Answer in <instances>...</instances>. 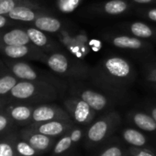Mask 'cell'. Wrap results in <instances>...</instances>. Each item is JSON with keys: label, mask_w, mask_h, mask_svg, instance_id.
Instances as JSON below:
<instances>
[{"label": "cell", "mask_w": 156, "mask_h": 156, "mask_svg": "<svg viewBox=\"0 0 156 156\" xmlns=\"http://www.w3.org/2000/svg\"><path fill=\"white\" fill-rule=\"evenodd\" d=\"M75 123L72 120L68 121H51L40 123H30L28 129L42 133L50 137H62L66 134Z\"/></svg>", "instance_id": "obj_12"}, {"label": "cell", "mask_w": 156, "mask_h": 156, "mask_svg": "<svg viewBox=\"0 0 156 156\" xmlns=\"http://www.w3.org/2000/svg\"><path fill=\"white\" fill-rule=\"evenodd\" d=\"M30 44L31 42L26 29L14 28L9 31H0V46H23Z\"/></svg>", "instance_id": "obj_16"}, {"label": "cell", "mask_w": 156, "mask_h": 156, "mask_svg": "<svg viewBox=\"0 0 156 156\" xmlns=\"http://www.w3.org/2000/svg\"><path fill=\"white\" fill-rule=\"evenodd\" d=\"M147 112H149L156 122V104H148L145 106Z\"/></svg>", "instance_id": "obj_36"}, {"label": "cell", "mask_w": 156, "mask_h": 156, "mask_svg": "<svg viewBox=\"0 0 156 156\" xmlns=\"http://www.w3.org/2000/svg\"><path fill=\"white\" fill-rule=\"evenodd\" d=\"M129 156H156L154 151L148 149V148H139V147H133L131 146L128 149Z\"/></svg>", "instance_id": "obj_32"}, {"label": "cell", "mask_w": 156, "mask_h": 156, "mask_svg": "<svg viewBox=\"0 0 156 156\" xmlns=\"http://www.w3.org/2000/svg\"><path fill=\"white\" fill-rule=\"evenodd\" d=\"M62 92L55 86L46 82L19 80L9 95L16 101L40 103L54 101Z\"/></svg>", "instance_id": "obj_4"}, {"label": "cell", "mask_w": 156, "mask_h": 156, "mask_svg": "<svg viewBox=\"0 0 156 156\" xmlns=\"http://www.w3.org/2000/svg\"><path fill=\"white\" fill-rule=\"evenodd\" d=\"M19 81L12 73L11 71L4 75L0 78V96H5L9 94L12 89L17 85Z\"/></svg>", "instance_id": "obj_25"}, {"label": "cell", "mask_w": 156, "mask_h": 156, "mask_svg": "<svg viewBox=\"0 0 156 156\" xmlns=\"http://www.w3.org/2000/svg\"><path fill=\"white\" fill-rule=\"evenodd\" d=\"M120 32L128 33L139 38L156 42V27L142 21H129L119 25Z\"/></svg>", "instance_id": "obj_13"}, {"label": "cell", "mask_w": 156, "mask_h": 156, "mask_svg": "<svg viewBox=\"0 0 156 156\" xmlns=\"http://www.w3.org/2000/svg\"><path fill=\"white\" fill-rule=\"evenodd\" d=\"M83 0H56L57 8L64 14H69L77 9Z\"/></svg>", "instance_id": "obj_28"}, {"label": "cell", "mask_w": 156, "mask_h": 156, "mask_svg": "<svg viewBox=\"0 0 156 156\" xmlns=\"http://www.w3.org/2000/svg\"><path fill=\"white\" fill-rule=\"evenodd\" d=\"M32 24L35 27L46 33H57L63 28V22L48 12L40 15Z\"/></svg>", "instance_id": "obj_19"}, {"label": "cell", "mask_w": 156, "mask_h": 156, "mask_svg": "<svg viewBox=\"0 0 156 156\" xmlns=\"http://www.w3.org/2000/svg\"><path fill=\"white\" fill-rule=\"evenodd\" d=\"M154 90H155V91H156V88H154Z\"/></svg>", "instance_id": "obj_38"}, {"label": "cell", "mask_w": 156, "mask_h": 156, "mask_svg": "<svg viewBox=\"0 0 156 156\" xmlns=\"http://www.w3.org/2000/svg\"><path fill=\"white\" fill-rule=\"evenodd\" d=\"M1 105H2V102H1V100H0V107H1Z\"/></svg>", "instance_id": "obj_37"}, {"label": "cell", "mask_w": 156, "mask_h": 156, "mask_svg": "<svg viewBox=\"0 0 156 156\" xmlns=\"http://www.w3.org/2000/svg\"><path fill=\"white\" fill-rule=\"evenodd\" d=\"M63 106L74 122L81 126L90 125L97 116V112L86 101L75 96L69 95L63 101Z\"/></svg>", "instance_id": "obj_8"}, {"label": "cell", "mask_w": 156, "mask_h": 156, "mask_svg": "<svg viewBox=\"0 0 156 156\" xmlns=\"http://www.w3.org/2000/svg\"><path fill=\"white\" fill-rule=\"evenodd\" d=\"M27 5L34 8H43L38 3L30 0H0V15H7L16 7Z\"/></svg>", "instance_id": "obj_22"}, {"label": "cell", "mask_w": 156, "mask_h": 156, "mask_svg": "<svg viewBox=\"0 0 156 156\" xmlns=\"http://www.w3.org/2000/svg\"><path fill=\"white\" fill-rule=\"evenodd\" d=\"M132 7L129 0H108L93 4L88 7V11L97 16H118L127 14Z\"/></svg>", "instance_id": "obj_10"}, {"label": "cell", "mask_w": 156, "mask_h": 156, "mask_svg": "<svg viewBox=\"0 0 156 156\" xmlns=\"http://www.w3.org/2000/svg\"><path fill=\"white\" fill-rule=\"evenodd\" d=\"M102 38L112 47L141 56L143 60L154 58L155 47L151 41L124 32H105L102 34Z\"/></svg>", "instance_id": "obj_6"}, {"label": "cell", "mask_w": 156, "mask_h": 156, "mask_svg": "<svg viewBox=\"0 0 156 156\" xmlns=\"http://www.w3.org/2000/svg\"><path fill=\"white\" fill-rule=\"evenodd\" d=\"M69 95L75 96L86 101L97 113L109 112L121 98L110 94L98 88H92L83 81H68Z\"/></svg>", "instance_id": "obj_3"}, {"label": "cell", "mask_w": 156, "mask_h": 156, "mask_svg": "<svg viewBox=\"0 0 156 156\" xmlns=\"http://www.w3.org/2000/svg\"><path fill=\"white\" fill-rule=\"evenodd\" d=\"M29 40L32 45L39 48L47 54H51L56 51H61L62 48L59 43L54 39L48 37L46 32H43L37 27H29L26 29Z\"/></svg>", "instance_id": "obj_14"}, {"label": "cell", "mask_w": 156, "mask_h": 156, "mask_svg": "<svg viewBox=\"0 0 156 156\" xmlns=\"http://www.w3.org/2000/svg\"><path fill=\"white\" fill-rule=\"evenodd\" d=\"M120 123V115L116 111H111L102 115L87 127L85 135V146L87 149L96 148L114 133Z\"/></svg>", "instance_id": "obj_5"}, {"label": "cell", "mask_w": 156, "mask_h": 156, "mask_svg": "<svg viewBox=\"0 0 156 156\" xmlns=\"http://www.w3.org/2000/svg\"><path fill=\"white\" fill-rule=\"evenodd\" d=\"M60 156H64V155H60Z\"/></svg>", "instance_id": "obj_39"}, {"label": "cell", "mask_w": 156, "mask_h": 156, "mask_svg": "<svg viewBox=\"0 0 156 156\" xmlns=\"http://www.w3.org/2000/svg\"><path fill=\"white\" fill-rule=\"evenodd\" d=\"M136 77L135 67L129 59L120 56H108L92 67L89 81L95 87L122 99Z\"/></svg>", "instance_id": "obj_1"}, {"label": "cell", "mask_w": 156, "mask_h": 156, "mask_svg": "<svg viewBox=\"0 0 156 156\" xmlns=\"http://www.w3.org/2000/svg\"><path fill=\"white\" fill-rule=\"evenodd\" d=\"M137 14L152 22H156V6L155 5H144L136 8Z\"/></svg>", "instance_id": "obj_30"}, {"label": "cell", "mask_w": 156, "mask_h": 156, "mask_svg": "<svg viewBox=\"0 0 156 156\" xmlns=\"http://www.w3.org/2000/svg\"><path fill=\"white\" fill-rule=\"evenodd\" d=\"M143 75L146 82L156 88V58H149L143 62Z\"/></svg>", "instance_id": "obj_23"}, {"label": "cell", "mask_w": 156, "mask_h": 156, "mask_svg": "<svg viewBox=\"0 0 156 156\" xmlns=\"http://www.w3.org/2000/svg\"><path fill=\"white\" fill-rule=\"evenodd\" d=\"M11 118L7 114L0 113V133L8 129V127L12 124Z\"/></svg>", "instance_id": "obj_33"}, {"label": "cell", "mask_w": 156, "mask_h": 156, "mask_svg": "<svg viewBox=\"0 0 156 156\" xmlns=\"http://www.w3.org/2000/svg\"><path fill=\"white\" fill-rule=\"evenodd\" d=\"M72 148H74V145H73L71 137L69 133H67L66 134L63 135L60 138V140L54 144L52 148V154L54 156L63 155V154H65Z\"/></svg>", "instance_id": "obj_24"}, {"label": "cell", "mask_w": 156, "mask_h": 156, "mask_svg": "<svg viewBox=\"0 0 156 156\" xmlns=\"http://www.w3.org/2000/svg\"><path fill=\"white\" fill-rule=\"evenodd\" d=\"M21 138L28 142L39 154L49 151L55 143L53 137L44 135L42 133L31 131L28 128L22 131Z\"/></svg>", "instance_id": "obj_15"}, {"label": "cell", "mask_w": 156, "mask_h": 156, "mask_svg": "<svg viewBox=\"0 0 156 156\" xmlns=\"http://www.w3.org/2000/svg\"><path fill=\"white\" fill-rule=\"evenodd\" d=\"M121 136L124 142L131 146L143 148L148 144L147 137L140 131L133 128H126L122 131Z\"/></svg>", "instance_id": "obj_21"}, {"label": "cell", "mask_w": 156, "mask_h": 156, "mask_svg": "<svg viewBox=\"0 0 156 156\" xmlns=\"http://www.w3.org/2000/svg\"><path fill=\"white\" fill-rule=\"evenodd\" d=\"M97 156H129V152L120 143H113L99 152Z\"/></svg>", "instance_id": "obj_26"}, {"label": "cell", "mask_w": 156, "mask_h": 156, "mask_svg": "<svg viewBox=\"0 0 156 156\" xmlns=\"http://www.w3.org/2000/svg\"><path fill=\"white\" fill-rule=\"evenodd\" d=\"M128 120L137 128L147 133L156 132V122L149 112L131 111L128 114Z\"/></svg>", "instance_id": "obj_17"}, {"label": "cell", "mask_w": 156, "mask_h": 156, "mask_svg": "<svg viewBox=\"0 0 156 156\" xmlns=\"http://www.w3.org/2000/svg\"><path fill=\"white\" fill-rule=\"evenodd\" d=\"M131 3L141 5H155L156 0H129Z\"/></svg>", "instance_id": "obj_34"}, {"label": "cell", "mask_w": 156, "mask_h": 156, "mask_svg": "<svg viewBox=\"0 0 156 156\" xmlns=\"http://www.w3.org/2000/svg\"><path fill=\"white\" fill-rule=\"evenodd\" d=\"M15 143L12 140L0 141V156H15Z\"/></svg>", "instance_id": "obj_31"}, {"label": "cell", "mask_w": 156, "mask_h": 156, "mask_svg": "<svg viewBox=\"0 0 156 156\" xmlns=\"http://www.w3.org/2000/svg\"><path fill=\"white\" fill-rule=\"evenodd\" d=\"M4 62L11 73L19 80L46 82L55 86L62 91L68 90V81L66 82L64 80H61L59 78L53 76L52 74L40 72L27 62L17 60L15 61L10 59H7Z\"/></svg>", "instance_id": "obj_7"}, {"label": "cell", "mask_w": 156, "mask_h": 156, "mask_svg": "<svg viewBox=\"0 0 156 156\" xmlns=\"http://www.w3.org/2000/svg\"><path fill=\"white\" fill-rule=\"evenodd\" d=\"M0 52L12 59L27 58L29 59L39 60L43 63L48 56L47 53L32 44L23 46H0Z\"/></svg>", "instance_id": "obj_11"}, {"label": "cell", "mask_w": 156, "mask_h": 156, "mask_svg": "<svg viewBox=\"0 0 156 156\" xmlns=\"http://www.w3.org/2000/svg\"><path fill=\"white\" fill-rule=\"evenodd\" d=\"M10 18L6 15H0V28H3L10 24Z\"/></svg>", "instance_id": "obj_35"}, {"label": "cell", "mask_w": 156, "mask_h": 156, "mask_svg": "<svg viewBox=\"0 0 156 156\" xmlns=\"http://www.w3.org/2000/svg\"><path fill=\"white\" fill-rule=\"evenodd\" d=\"M86 126H81V125H78V124H75L69 132V135L71 137V140H72V143H73V145L74 147L78 144L83 138H85V135H86V129L85 128Z\"/></svg>", "instance_id": "obj_29"}, {"label": "cell", "mask_w": 156, "mask_h": 156, "mask_svg": "<svg viewBox=\"0 0 156 156\" xmlns=\"http://www.w3.org/2000/svg\"><path fill=\"white\" fill-rule=\"evenodd\" d=\"M47 13L45 8H34L27 5H21L16 7L11 12H9L6 16L15 21H22V22H34L40 15Z\"/></svg>", "instance_id": "obj_18"}, {"label": "cell", "mask_w": 156, "mask_h": 156, "mask_svg": "<svg viewBox=\"0 0 156 156\" xmlns=\"http://www.w3.org/2000/svg\"><path fill=\"white\" fill-rule=\"evenodd\" d=\"M16 154L18 156H37L39 153L25 140L16 141L15 143Z\"/></svg>", "instance_id": "obj_27"}, {"label": "cell", "mask_w": 156, "mask_h": 156, "mask_svg": "<svg viewBox=\"0 0 156 156\" xmlns=\"http://www.w3.org/2000/svg\"><path fill=\"white\" fill-rule=\"evenodd\" d=\"M71 116L64 108L56 104H40L34 108L31 123H40L51 121H68ZM73 121V120H72Z\"/></svg>", "instance_id": "obj_9"}, {"label": "cell", "mask_w": 156, "mask_h": 156, "mask_svg": "<svg viewBox=\"0 0 156 156\" xmlns=\"http://www.w3.org/2000/svg\"><path fill=\"white\" fill-rule=\"evenodd\" d=\"M44 63L53 73L67 81H86L91 77L92 67L63 50L48 54Z\"/></svg>", "instance_id": "obj_2"}, {"label": "cell", "mask_w": 156, "mask_h": 156, "mask_svg": "<svg viewBox=\"0 0 156 156\" xmlns=\"http://www.w3.org/2000/svg\"><path fill=\"white\" fill-rule=\"evenodd\" d=\"M34 106L29 104H17L11 105L6 109V114L14 121L21 123H31L32 113Z\"/></svg>", "instance_id": "obj_20"}]
</instances>
